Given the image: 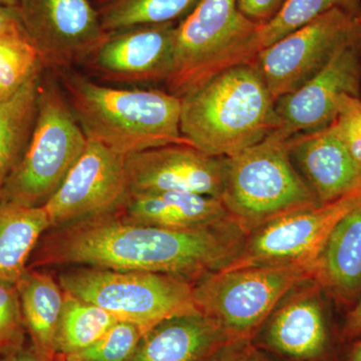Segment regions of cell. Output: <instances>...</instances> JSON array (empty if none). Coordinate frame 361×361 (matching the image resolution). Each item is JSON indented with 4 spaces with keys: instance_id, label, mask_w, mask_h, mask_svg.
I'll return each instance as SVG.
<instances>
[{
    "instance_id": "30bf717a",
    "label": "cell",
    "mask_w": 361,
    "mask_h": 361,
    "mask_svg": "<svg viewBox=\"0 0 361 361\" xmlns=\"http://www.w3.org/2000/svg\"><path fill=\"white\" fill-rule=\"evenodd\" d=\"M360 205L358 190L272 221L247 235L238 257L223 270L317 262L336 226Z\"/></svg>"
},
{
    "instance_id": "1f68e13d",
    "label": "cell",
    "mask_w": 361,
    "mask_h": 361,
    "mask_svg": "<svg viewBox=\"0 0 361 361\" xmlns=\"http://www.w3.org/2000/svg\"><path fill=\"white\" fill-rule=\"evenodd\" d=\"M284 2L285 0H237V6L247 18L263 25L279 11Z\"/></svg>"
},
{
    "instance_id": "d6986e66",
    "label": "cell",
    "mask_w": 361,
    "mask_h": 361,
    "mask_svg": "<svg viewBox=\"0 0 361 361\" xmlns=\"http://www.w3.org/2000/svg\"><path fill=\"white\" fill-rule=\"evenodd\" d=\"M118 212L130 222L174 230L201 229L231 219L219 199L185 192L130 193Z\"/></svg>"
},
{
    "instance_id": "d590c367",
    "label": "cell",
    "mask_w": 361,
    "mask_h": 361,
    "mask_svg": "<svg viewBox=\"0 0 361 361\" xmlns=\"http://www.w3.org/2000/svg\"><path fill=\"white\" fill-rule=\"evenodd\" d=\"M345 361H361V338L350 349Z\"/></svg>"
},
{
    "instance_id": "7402d4cb",
    "label": "cell",
    "mask_w": 361,
    "mask_h": 361,
    "mask_svg": "<svg viewBox=\"0 0 361 361\" xmlns=\"http://www.w3.org/2000/svg\"><path fill=\"white\" fill-rule=\"evenodd\" d=\"M49 228L44 207L0 200V283L16 285L20 281Z\"/></svg>"
},
{
    "instance_id": "ba28073f",
    "label": "cell",
    "mask_w": 361,
    "mask_h": 361,
    "mask_svg": "<svg viewBox=\"0 0 361 361\" xmlns=\"http://www.w3.org/2000/svg\"><path fill=\"white\" fill-rule=\"evenodd\" d=\"M258 25L240 13L237 0H200L176 26L168 92L183 97L229 68L233 56Z\"/></svg>"
},
{
    "instance_id": "f546056e",
    "label": "cell",
    "mask_w": 361,
    "mask_h": 361,
    "mask_svg": "<svg viewBox=\"0 0 361 361\" xmlns=\"http://www.w3.org/2000/svg\"><path fill=\"white\" fill-rule=\"evenodd\" d=\"M329 128L361 165V97H342Z\"/></svg>"
},
{
    "instance_id": "f1b7e54d",
    "label": "cell",
    "mask_w": 361,
    "mask_h": 361,
    "mask_svg": "<svg viewBox=\"0 0 361 361\" xmlns=\"http://www.w3.org/2000/svg\"><path fill=\"white\" fill-rule=\"evenodd\" d=\"M26 336L18 287L0 283V350L16 353L25 348Z\"/></svg>"
},
{
    "instance_id": "5b68a950",
    "label": "cell",
    "mask_w": 361,
    "mask_h": 361,
    "mask_svg": "<svg viewBox=\"0 0 361 361\" xmlns=\"http://www.w3.org/2000/svg\"><path fill=\"white\" fill-rule=\"evenodd\" d=\"M87 139L52 75L40 80L32 137L0 200L42 207L56 194L87 148Z\"/></svg>"
},
{
    "instance_id": "7a4b0ae2",
    "label": "cell",
    "mask_w": 361,
    "mask_h": 361,
    "mask_svg": "<svg viewBox=\"0 0 361 361\" xmlns=\"http://www.w3.org/2000/svg\"><path fill=\"white\" fill-rule=\"evenodd\" d=\"M180 99V133L209 156L237 155L281 127L274 99L252 61L216 73Z\"/></svg>"
},
{
    "instance_id": "cb8c5ba5",
    "label": "cell",
    "mask_w": 361,
    "mask_h": 361,
    "mask_svg": "<svg viewBox=\"0 0 361 361\" xmlns=\"http://www.w3.org/2000/svg\"><path fill=\"white\" fill-rule=\"evenodd\" d=\"M360 7L361 0H285L279 11L267 23L259 25L255 32L239 47L229 68L250 63L259 51L312 23L331 9H345L360 16Z\"/></svg>"
},
{
    "instance_id": "d6a6232c",
    "label": "cell",
    "mask_w": 361,
    "mask_h": 361,
    "mask_svg": "<svg viewBox=\"0 0 361 361\" xmlns=\"http://www.w3.org/2000/svg\"><path fill=\"white\" fill-rule=\"evenodd\" d=\"M20 35L27 37V33L18 7L0 4V39Z\"/></svg>"
},
{
    "instance_id": "9c48e42d",
    "label": "cell",
    "mask_w": 361,
    "mask_h": 361,
    "mask_svg": "<svg viewBox=\"0 0 361 361\" xmlns=\"http://www.w3.org/2000/svg\"><path fill=\"white\" fill-rule=\"evenodd\" d=\"M358 37L360 16L334 8L259 51L251 61L276 102L305 84L341 47Z\"/></svg>"
},
{
    "instance_id": "ac0fdd59",
    "label": "cell",
    "mask_w": 361,
    "mask_h": 361,
    "mask_svg": "<svg viewBox=\"0 0 361 361\" xmlns=\"http://www.w3.org/2000/svg\"><path fill=\"white\" fill-rule=\"evenodd\" d=\"M230 341L219 323L197 311L169 318L149 329L130 361H210Z\"/></svg>"
},
{
    "instance_id": "74e56055",
    "label": "cell",
    "mask_w": 361,
    "mask_h": 361,
    "mask_svg": "<svg viewBox=\"0 0 361 361\" xmlns=\"http://www.w3.org/2000/svg\"><path fill=\"white\" fill-rule=\"evenodd\" d=\"M13 353H6V351L0 350V361H8L11 356Z\"/></svg>"
},
{
    "instance_id": "83f0119b",
    "label": "cell",
    "mask_w": 361,
    "mask_h": 361,
    "mask_svg": "<svg viewBox=\"0 0 361 361\" xmlns=\"http://www.w3.org/2000/svg\"><path fill=\"white\" fill-rule=\"evenodd\" d=\"M142 336L144 332L132 323L118 322L89 348L56 357L65 361H130Z\"/></svg>"
},
{
    "instance_id": "4fadbf2b",
    "label": "cell",
    "mask_w": 361,
    "mask_h": 361,
    "mask_svg": "<svg viewBox=\"0 0 361 361\" xmlns=\"http://www.w3.org/2000/svg\"><path fill=\"white\" fill-rule=\"evenodd\" d=\"M360 39L344 44L305 84L275 102L280 128L290 137L329 127L342 97H361Z\"/></svg>"
},
{
    "instance_id": "7c38bea8",
    "label": "cell",
    "mask_w": 361,
    "mask_h": 361,
    "mask_svg": "<svg viewBox=\"0 0 361 361\" xmlns=\"http://www.w3.org/2000/svg\"><path fill=\"white\" fill-rule=\"evenodd\" d=\"M126 158L87 140L82 155L56 194L42 206L51 228L122 208L130 196Z\"/></svg>"
},
{
    "instance_id": "9a60e30c",
    "label": "cell",
    "mask_w": 361,
    "mask_h": 361,
    "mask_svg": "<svg viewBox=\"0 0 361 361\" xmlns=\"http://www.w3.org/2000/svg\"><path fill=\"white\" fill-rule=\"evenodd\" d=\"M130 193L185 192L221 199L223 158L189 144H171L126 158Z\"/></svg>"
},
{
    "instance_id": "52a82bcc",
    "label": "cell",
    "mask_w": 361,
    "mask_h": 361,
    "mask_svg": "<svg viewBox=\"0 0 361 361\" xmlns=\"http://www.w3.org/2000/svg\"><path fill=\"white\" fill-rule=\"evenodd\" d=\"M316 270L317 262L220 270L195 284V304L231 341H253L282 299L297 285L314 279Z\"/></svg>"
},
{
    "instance_id": "ab89813d",
    "label": "cell",
    "mask_w": 361,
    "mask_h": 361,
    "mask_svg": "<svg viewBox=\"0 0 361 361\" xmlns=\"http://www.w3.org/2000/svg\"><path fill=\"white\" fill-rule=\"evenodd\" d=\"M360 25H361V7H360ZM360 44H361V39H360Z\"/></svg>"
},
{
    "instance_id": "2e32d148",
    "label": "cell",
    "mask_w": 361,
    "mask_h": 361,
    "mask_svg": "<svg viewBox=\"0 0 361 361\" xmlns=\"http://www.w3.org/2000/svg\"><path fill=\"white\" fill-rule=\"evenodd\" d=\"M323 291L315 279L297 285L254 337L256 345L288 361H322L329 346Z\"/></svg>"
},
{
    "instance_id": "603a6c76",
    "label": "cell",
    "mask_w": 361,
    "mask_h": 361,
    "mask_svg": "<svg viewBox=\"0 0 361 361\" xmlns=\"http://www.w3.org/2000/svg\"><path fill=\"white\" fill-rule=\"evenodd\" d=\"M44 71L33 75L13 96L0 101V198L32 137Z\"/></svg>"
},
{
    "instance_id": "4dcf8cb0",
    "label": "cell",
    "mask_w": 361,
    "mask_h": 361,
    "mask_svg": "<svg viewBox=\"0 0 361 361\" xmlns=\"http://www.w3.org/2000/svg\"><path fill=\"white\" fill-rule=\"evenodd\" d=\"M210 361H271L252 339H238L226 343Z\"/></svg>"
},
{
    "instance_id": "836d02e7",
    "label": "cell",
    "mask_w": 361,
    "mask_h": 361,
    "mask_svg": "<svg viewBox=\"0 0 361 361\" xmlns=\"http://www.w3.org/2000/svg\"><path fill=\"white\" fill-rule=\"evenodd\" d=\"M342 336L348 341L361 338V296L346 316Z\"/></svg>"
},
{
    "instance_id": "44dd1931",
    "label": "cell",
    "mask_w": 361,
    "mask_h": 361,
    "mask_svg": "<svg viewBox=\"0 0 361 361\" xmlns=\"http://www.w3.org/2000/svg\"><path fill=\"white\" fill-rule=\"evenodd\" d=\"M16 287L30 345L47 360L56 361V334L65 290L51 274L37 268H27Z\"/></svg>"
},
{
    "instance_id": "5bb4252c",
    "label": "cell",
    "mask_w": 361,
    "mask_h": 361,
    "mask_svg": "<svg viewBox=\"0 0 361 361\" xmlns=\"http://www.w3.org/2000/svg\"><path fill=\"white\" fill-rule=\"evenodd\" d=\"M175 32L174 23H166L106 32L85 63L108 82L166 84L174 68Z\"/></svg>"
},
{
    "instance_id": "8fae6325",
    "label": "cell",
    "mask_w": 361,
    "mask_h": 361,
    "mask_svg": "<svg viewBox=\"0 0 361 361\" xmlns=\"http://www.w3.org/2000/svg\"><path fill=\"white\" fill-rule=\"evenodd\" d=\"M18 8L42 66L54 73L85 63L106 35L90 0H20Z\"/></svg>"
},
{
    "instance_id": "277c9868",
    "label": "cell",
    "mask_w": 361,
    "mask_h": 361,
    "mask_svg": "<svg viewBox=\"0 0 361 361\" xmlns=\"http://www.w3.org/2000/svg\"><path fill=\"white\" fill-rule=\"evenodd\" d=\"M282 128L237 155L223 158L221 202L247 235L272 221L320 205L297 170Z\"/></svg>"
},
{
    "instance_id": "e575fe53",
    "label": "cell",
    "mask_w": 361,
    "mask_h": 361,
    "mask_svg": "<svg viewBox=\"0 0 361 361\" xmlns=\"http://www.w3.org/2000/svg\"><path fill=\"white\" fill-rule=\"evenodd\" d=\"M8 361H51L39 355L32 345L25 346L14 353Z\"/></svg>"
},
{
    "instance_id": "8d00e7d4",
    "label": "cell",
    "mask_w": 361,
    "mask_h": 361,
    "mask_svg": "<svg viewBox=\"0 0 361 361\" xmlns=\"http://www.w3.org/2000/svg\"><path fill=\"white\" fill-rule=\"evenodd\" d=\"M0 4H6L8 6L18 7L20 0H0Z\"/></svg>"
},
{
    "instance_id": "6da1fadb",
    "label": "cell",
    "mask_w": 361,
    "mask_h": 361,
    "mask_svg": "<svg viewBox=\"0 0 361 361\" xmlns=\"http://www.w3.org/2000/svg\"><path fill=\"white\" fill-rule=\"evenodd\" d=\"M246 238L232 219L174 230L130 222L116 210L47 230L28 268L90 266L160 273L196 284L231 264Z\"/></svg>"
},
{
    "instance_id": "8992f818",
    "label": "cell",
    "mask_w": 361,
    "mask_h": 361,
    "mask_svg": "<svg viewBox=\"0 0 361 361\" xmlns=\"http://www.w3.org/2000/svg\"><path fill=\"white\" fill-rule=\"evenodd\" d=\"M63 290L144 332L169 318L197 312L195 284L160 273L73 266L58 277Z\"/></svg>"
},
{
    "instance_id": "4316f807",
    "label": "cell",
    "mask_w": 361,
    "mask_h": 361,
    "mask_svg": "<svg viewBox=\"0 0 361 361\" xmlns=\"http://www.w3.org/2000/svg\"><path fill=\"white\" fill-rule=\"evenodd\" d=\"M42 70L39 52L27 37L0 39V101L13 96Z\"/></svg>"
},
{
    "instance_id": "e0dca14e",
    "label": "cell",
    "mask_w": 361,
    "mask_h": 361,
    "mask_svg": "<svg viewBox=\"0 0 361 361\" xmlns=\"http://www.w3.org/2000/svg\"><path fill=\"white\" fill-rule=\"evenodd\" d=\"M289 151L320 204L361 190V165L329 127L293 135Z\"/></svg>"
},
{
    "instance_id": "f35d334b",
    "label": "cell",
    "mask_w": 361,
    "mask_h": 361,
    "mask_svg": "<svg viewBox=\"0 0 361 361\" xmlns=\"http://www.w3.org/2000/svg\"><path fill=\"white\" fill-rule=\"evenodd\" d=\"M56 361H65V360H61V357H56Z\"/></svg>"
},
{
    "instance_id": "3957f363",
    "label": "cell",
    "mask_w": 361,
    "mask_h": 361,
    "mask_svg": "<svg viewBox=\"0 0 361 361\" xmlns=\"http://www.w3.org/2000/svg\"><path fill=\"white\" fill-rule=\"evenodd\" d=\"M58 75L89 141L123 156L188 144L180 129V97L160 90L106 87L73 71Z\"/></svg>"
},
{
    "instance_id": "484cf974",
    "label": "cell",
    "mask_w": 361,
    "mask_h": 361,
    "mask_svg": "<svg viewBox=\"0 0 361 361\" xmlns=\"http://www.w3.org/2000/svg\"><path fill=\"white\" fill-rule=\"evenodd\" d=\"M118 320L96 304L65 291V303L56 334L58 355L84 350L99 341Z\"/></svg>"
},
{
    "instance_id": "d4e9b609",
    "label": "cell",
    "mask_w": 361,
    "mask_h": 361,
    "mask_svg": "<svg viewBox=\"0 0 361 361\" xmlns=\"http://www.w3.org/2000/svg\"><path fill=\"white\" fill-rule=\"evenodd\" d=\"M200 0H96L92 2L106 32L142 25L174 23Z\"/></svg>"
},
{
    "instance_id": "ffe728a7",
    "label": "cell",
    "mask_w": 361,
    "mask_h": 361,
    "mask_svg": "<svg viewBox=\"0 0 361 361\" xmlns=\"http://www.w3.org/2000/svg\"><path fill=\"white\" fill-rule=\"evenodd\" d=\"M314 279L337 302L353 305L361 296V205L334 228L317 260Z\"/></svg>"
}]
</instances>
